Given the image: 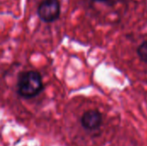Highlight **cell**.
I'll use <instances>...</instances> for the list:
<instances>
[{
	"label": "cell",
	"mask_w": 147,
	"mask_h": 146,
	"mask_svg": "<svg viewBox=\"0 0 147 146\" xmlns=\"http://www.w3.org/2000/svg\"><path fill=\"white\" fill-rule=\"evenodd\" d=\"M43 89L41 76L34 71H28L20 74L17 83L18 94L24 98H33Z\"/></svg>",
	"instance_id": "1"
},
{
	"label": "cell",
	"mask_w": 147,
	"mask_h": 146,
	"mask_svg": "<svg viewBox=\"0 0 147 146\" xmlns=\"http://www.w3.org/2000/svg\"><path fill=\"white\" fill-rule=\"evenodd\" d=\"M60 13L59 0H44L39 5L38 15L45 22H53L57 20Z\"/></svg>",
	"instance_id": "2"
},
{
	"label": "cell",
	"mask_w": 147,
	"mask_h": 146,
	"mask_svg": "<svg viewBox=\"0 0 147 146\" xmlns=\"http://www.w3.org/2000/svg\"><path fill=\"white\" fill-rule=\"evenodd\" d=\"M102 121V114L96 110H89L85 112L81 118V124L87 130H95L101 126Z\"/></svg>",
	"instance_id": "3"
},
{
	"label": "cell",
	"mask_w": 147,
	"mask_h": 146,
	"mask_svg": "<svg viewBox=\"0 0 147 146\" xmlns=\"http://www.w3.org/2000/svg\"><path fill=\"white\" fill-rule=\"evenodd\" d=\"M137 52L141 61L147 63V40L144 41L141 45H140Z\"/></svg>",
	"instance_id": "4"
},
{
	"label": "cell",
	"mask_w": 147,
	"mask_h": 146,
	"mask_svg": "<svg viewBox=\"0 0 147 146\" xmlns=\"http://www.w3.org/2000/svg\"><path fill=\"white\" fill-rule=\"evenodd\" d=\"M94 1H96V2H101V3H104V2H108L109 0H94Z\"/></svg>",
	"instance_id": "5"
}]
</instances>
